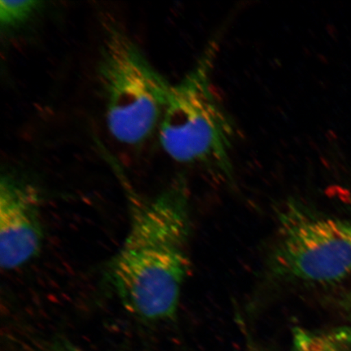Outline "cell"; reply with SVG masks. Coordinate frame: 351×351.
<instances>
[{"mask_svg":"<svg viewBox=\"0 0 351 351\" xmlns=\"http://www.w3.org/2000/svg\"><path fill=\"white\" fill-rule=\"evenodd\" d=\"M125 189L129 230L106 267L105 279L134 317L148 322H169L178 314L191 269L188 184L179 176L151 199Z\"/></svg>","mask_w":351,"mask_h":351,"instance_id":"1","label":"cell"},{"mask_svg":"<svg viewBox=\"0 0 351 351\" xmlns=\"http://www.w3.org/2000/svg\"><path fill=\"white\" fill-rule=\"evenodd\" d=\"M219 39L210 40L190 71L172 86L158 130L161 146L173 160L234 186L235 125L213 80Z\"/></svg>","mask_w":351,"mask_h":351,"instance_id":"2","label":"cell"},{"mask_svg":"<svg viewBox=\"0 0 351 351\" xmlns=\"http://www.w3.org/2000/svg\"><path fill=\"white\" fill-rule=\"evenodd\" d=\"M276 218L267 284L318 287L339 282L351 273L350 222L320 216L295 199L280 206Z\"/></svg>","mask_w":351,"mask_h":351,"instance_id":"3","label":"cell"},{"mask_svg":"<svg viewBox=\"0 0 351 351\" xmlns=\"http://www.w3.org/2000/svg\"><path fill=\"white\" fill-rule=\"evenodd\" d=\"M108 130L118 142L139 146L159 129L172 84L128 34L108 26L99 61Z\"/></svg>","mask_w":351,"mask_h":351,"instance_id":"4","label":"cell"},{"mask_svg":"<svg viewBox=\"0 0 351 351\" xmlns=\"http://www.w3.org/2000/svg\"><path fill=\"white\" fill-rule=\"evenodd\" d=\"M40 195L32 182L13 173L0 181V265L15 270L36 257L43 243Z\"/></svg>","mask_w":351,"mask_h":351,"instance_id":"5","label":"cell"},{"mask_svg":"<svg viewBox=\"0 0 351 351\" xmlns=\"http://www.w3.org/2000/svg\"><path fill=\"white\" fill-rule=\"evenodd\" d=\"M289 351H351V329L339 327L315 331L293 328Z\"/></svg>","mask_w":351,"mask_h":351,"instance_id":"6","label":"cell"},{"mask_svg":"<svg viewBox=\"0 0 351 351\" xmlns=\"http://www.w3.org/2000/svg\"><path fill=\"white\" fill-rule=\"evenodd\" d=\"M45 3L25 0V1L0 2V22L2 29L13 30L27 24L40 12Z\"/></svg>","mask_w":351,"mask_h":351,"instance_id":"7","label":"cell"},{"mask_svg":"<svg viewBox=\"0 0 351 351\" xmlns=\"http://www.w3.org/2000/svg\"><path fill=\"white\" fill-rule=\"evenodd\" d=\"M46 351H79L68 345H56Z\"/></svg>","mask_w":351,"mask_h":351,"instance_id":"8","label":"cell"}]
</instances>
